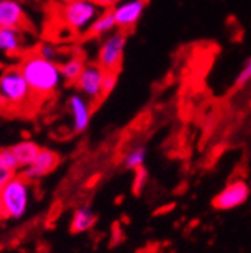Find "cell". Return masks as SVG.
Instances as JSON below:
<instances>
[{
    "instance_id": "cell-13",
    "label": "cell",
    "mask_w": 251,
    "mask_h": 253,
    "mask_svg": "<svg viewBox=\"0 0 251 253\" xmlns=\"http://www.w3.org/2000/svg\"><path fill=\"white\" fill-rule=\"evenodd\" d=\"M116 29L117 26H116V20H114L111 9H103L101 14L95 18V21L92 23L87 35L92 38H104Z\"/></svg>"
},
{
    "instance_id": "cell-18",
    "label": "cell",
    "mask_w": 251,
    "mask_h": 253,
    "mask_svg": "<svg viewBox=\"0 0 251 253\" xmlns=\"http://www.w3.org/2000/svg\"><path fill=\"white\" fill-rule=\"evenodd\" d=\"M0 165L17 172L20 169V163L12 151V148H0Z\"/></svg>"
},
{
    "instance_id": "cell-16",
    "label": "cell",
    "mask_w": 251,
    "mask_h": 253,
    "mask_svg": "<svg viewBox=\"0 0 251 253\" xmlns=\"http://www.w3.org/2000/svg\"><path fill=\"white\" fill-rule=\"evenodd\" d=\"M84 60L80 56H71L65 60H62L60 63V74L64 77L65 82L68 83H75V80L78 79V76L81 74L83 68H84Z\"/></svg>"
},
{
    "instance_id": "cell-2",
    "label": "cell",
    "mask_w": 251,
    "mask_h": 253,
    "mask_svg": "<svg viewBox=\"0 0 251 253\" xmlns=\"http://www.w3.org/2000/svg\"><path fill=\"white\" fill-rule=\"evenodd\" d=\"M38 106V97L27 84L18 65L8 67L0 73V113L26 115Z\"/></svg>"
},
{
    "instance_id": "cell-4",
    "label": "cell",
    "mask_w": 251,
    "mask_h": 253,
    "mask_svg": "<svg viewBox=\"0 0 251 253\" xmlns=\"http://www.w3.org/2000/svg\"><path fill=\"white\" fill-rule=\"evenodd\" d=\"M6 218H21L29 207L30 199V182L23 175H15L2 190H0Z\"/></svg>"
},
{
    "instance_id": "cell-22",
    "label": "cell",
    "mask_w": 251,
    "mask_h": 253,
    "mask_svg": "<svg viewBox=\"0 0 251 253\" xmlns=\"http://www.w3.org/2000/svg\"><path fill=\"white\" fill-rule=\"evenodd\" d=\"M15 176V172L0 165V190H2L12 178Z\"/></svg>"
},
{
    "instance_id": "cell-7",
    "label": "cell",
    "mask_w": 251,
    "mask_h": 253,
    "mask_svg": "<svg viewBox=\"0 0 251 253\" xmlns=\"http://www.w3.org/2000/svg\"><path fill=\"white\" fill-rule=\"evenodd\" d=\"M250 193H251L250 185L244 179H236L227 184L221 192L214 198L212 205L215 210H219V211L235 210L248 201Z\"/></svg>"
},
{
    "instance_id": "cell-19",
    "label": "cell",
    "mask_w": 251,
    "mask_h": 253,
    "mask_svg": "<svg viewBox=\"0 0 251 253\" xmlns=\"http://www.w3.org/2000/svg\"><path fill=\"white\" fill-rule=\"evenodd\" d=\"M250 82H251V57H248L244 62L242 68L239 70V73H238V76H236V79L233 82V86L236 89H241V87L247 86Z\"/></svg>"
},
{
    "instance_id": "cell-12",
    "label": "cell",
    "mask_w": 251,
    "mask_h": 253,
    "mask_svg": "<svg viewBox=\"0 0 251 253\" xmlns=\"http://www.w3.org/2000/svg\"><path fill=\"white\" fill-rule=\"evenodd\" d=\"M27 23V15L18 0H0V27H20Z\"/></svg>"
},
{
    "instance_id": "cell-10",
    "label": "cell",
    "mask_w": 251,
    "mask_h": 253,
    "mask_svg": "<svg viewBox=\"0 0 251 253\" xmlns=\"http://www.w3.org/2000/svg\"><path fill=\"white\" fill-rule=\"evenodd\" d=\"M68 109L72 118V128L75 133H83L90 124V101L84 98L81 93H74L68 98Z\"/></svg>"
},
{
    "instance_id": "cell-6",
    "label": "cell",
    "mask_w": 251,
    "mask_h": 253,
    "mask_svg": "<svg viewBox=\"0 0 251 253\" xmlns=\"http://www.w3.org/2000/svg\"><path fill=\"white\" fill-rule=\"evenodd\" d=\"M106 70L100 65V63H86L81 74L75 80V86L78 92L87 98L90 103L100 101L104 93H103V80H104Z\"/></svg>"
},
{
    "instance_id": "cell-14",
    "label": "cell",
    "mask_w": 251,
    "mask_h": 253,
    "mask_svg": "<svg viewBox=\"0 0 251 253\" xmlns=\"http://www.w3.org/2000/svg\"><path fill=\"white\" fill-rule=\"evenodd\" d=\"M97 223V215L92 211L90 207H80L74 211L72 221H71V232L81 234L90 231Z\"/></svg>"
},
{
    "instance_id": "cell-5",
    "label": "cell",
    "mask_w": 251,
    "mask_h": 253,
    "mask_svg": "<svg viewBox=\"0 0 251 253\" xmlns=\"http://www.w3.org/2000/svg\"><path fill=\"white\" fill-rule=\"evenodd\" d=\"M125 47H127V32L120 29L113 30L101 41L98 50V63L106 71H119L123 60Z\"/></svg>"
},
{
    "instance_id": "cell-15",
    "label": "cell",
    "mask_w": 251,
    "mask_h": 253,
    "mask_svg": "<svg viewBox=\"0 0 251 253\" xmlns=\"http://www.w3.org/2000/svg\"><path fill=\"white\" fill-rule=\"evenodd\" d=\"M17 160L20 163V168H26L29 166L35 160V157L39 151V145L34 140H29V139H24V140H20L17 142L15 145L11 146Z\"/></svg>"
},
{
    "instance_id": "cell-1",
    "label": "cell",
    "mask_w": 251,
    "mask_h": 253,
    "mask_svg": "<svg viewBox=\"0 0 251 253\" xmlns=\"http://www.w3.org/2000/svg\"><path fill=\"white\" fill-rule=\"evenodd\" d=\"M18 67L38 100L53 97L64 82L59 63L39 56L36 51L24 53L18 62Z\"/></svg>"
},
{
    "instance_id": "cell-25",
    "label": "cell",
    "mask_w": 251,
    "mask_h": 253,
    "mask_svg": "<svg viewBox=\"0 0 251 253\" xmlns=\"http://www.w3.org/2000/svg\"><path fill=\"white\" fill-rule=\"evenodd\" d=\"M53 2L59 6V5H65V3H68V2H72V0H53Z\"/></svg>"
},
{
    "instance_id": "cell-20",
    "label": "cell",
    "mask_w": 251,
    "mask_h": 253,
    "mask_svg": "<svg viewBox=\"0 0 251 253\" xmlns=\"http://www.w3.org/2000/svg\"><path fill=\"white\" fill-rule=\"evenodd\" d=\"M35 51H36L39 56H42V57H45V59H48V60H53V62H57L59 57H60L59 48H57L53 42H48V41L41 42V44L35 48Z\"/></svg>"
},
{
    "instance_id": "cell-3",
    "label": "cell",
    "mask_w": 251,
    "mask_h": 253,
    "mask_svg": "<svg viewBox=\"0 0 251 253\" xmlns=\"http://www.w3.org/2000/svg\"><path fill=\"white\" fill-rule=\"evenodd\" d=\"M101 11L103 9L93 0H72L65 5H59L56 14L62 26L71 30L72 35L84 37Z\"/></svg>"
},
{
    "instance_id": "cell-24",
    "label": "cell",
    "mask_w": 251,
    "mask_h": 253,
    "mask_svg": "<svg viewBox=\"0 0 251 253\" xmlns=\"http://www.w3.org/2000/svg\"><path fill=\"white\" fill-rule=\"evenodd\" d=\"M5 218H6V214H5V208H3L2 199H0V221H3Z\"/></svg>"
},
{
    "instance_id": "cell-9",
    "label": "cell",
    "mask_w": 251,
    "mask_h": 253,
    "mask_svg": "<svg viewBox=\"0 0 251 253\" xmlns=\"http://www.w3.org/2000/svg\"><path fill=\"white\" fill-rule=\"evenodd\" d=\"M59 162H60V158L54 151H51L48 148H39L35 160L24 168L23 176L29 182L38 181V179L47 176L48 173H51L59 166Z\"/></svg>"
},
{
    "instance_id": "cell-17",
    "label": "cell",
    "mask_w": 251,
    "mask_h": 253,
    "mask_svg": "<svg viewBox=\"0 0 251 253\" xmlns=\"http://www.w3.org/2000/svg\"><path fill=\"white\" fill-rule=\"evenodd\" d=\"M144 158H146V148L144 146H137L130 149L123 157V166L130 169V170H139L143 168L144 163Z\"/></svg>"
},
{
    "instance_id": "cell-21",
    "label": "cell",
    "mask_w": 251,
    "mask_h": 253,
    "mask_svg": "<svg viewBox=\"0 0 251 253\" xmlns=\"http://www.w3.org/2000/svg\"><path fill=\"white\" fill-rule=\"evenodd\" d=\"M117 84V71H106L104 80H103V93L104 97L113 92V89Z\"/></svg>"
},
{
    "instance_id": "cell-23",
    "label": "cell",
    "mask_w": 251,
    "mask_h": 253,
    "mask_svg": "<svg viewBox=\"0 0 251 253\" xmlns=\"http://www.w3.org/2000/svg\"><path fill=\"white\" fill-rule=\"evenodd\" d=\"M101 9H111L116 3H119L120 0H93Z\"/></svg>"
},
{
    "instance_id": "cell-11",
    "label": "cell",
    "mask_w": 251,
    "mask_h": 253,
    "mask_svg": "<svg viewBox=\"0 0 251 253\" xmlns=\"http://www.w3.org/2000/svg\"><path fill=\"white\" fill-rule=\"evenodd\" d=\"M26 48V35L20 27H0V53L6 56L23 54Z\"/></svg>"
},
{
    "instance_id": "cell-8",
    "label": "cell",
    "mask_w": 251,
    "mask_h": 253,
    "mask_svg": "<svg viewBox=\"0 0 251 253\" xmlns=\"http://www.w3.org/2000/svg\"><path fill=\"white\" fill-rule=\"evenodd\" d=\"M146 9V0H120L111 8L117 29L128 32L140 21Z\"/></svg>"
}]
</instances>
